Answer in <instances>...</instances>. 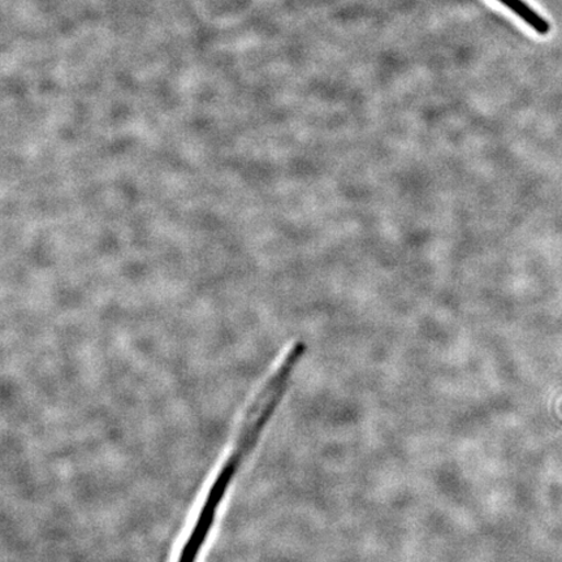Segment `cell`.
Returning <instances> with one entry per match:
<instances>
[{
  "label": "cell",
  "mask_w": 562,
  "mask_h": 562,
  "mask_svg": "<svg viewBox=\"0 0 562 562\" xmlns=\"http://www.w3.org/2000/svg\"><path fill=\"white\" fill-rule=\"evenodd\" d=\"M258 440L259 435L255 430H251L249 427L241 428L234 448H232L226 461L223 462L221 472L217 473L214 482L211 483L205 502L202 504L184 547L181 548L178 562H196V559H199L211 529H213L224 497H226L228 488L232 482L235 481V476L245 462L246 457L255 449Z\"/></svg>",
  "instance_id": "1"
},
{
  "label": "cell",
  "mask_w": 562,
  "mask_h": 562,
  "mask_svg": "<svg viewBox=\"0 0 562 562\" xmlns=\"http://www.w3.org/2000/svg\"><path fill=\"white\" fill-rule=\"evenodd\" d=\"M496 2L503 4L505 9L524 21L526 25H529L533 32L539 35H547L551 32V24L540 16L539 13L531 9V7L524 2V0H496Z\"/></svg>",
  "instance_id": "2"
}]
</instances>
